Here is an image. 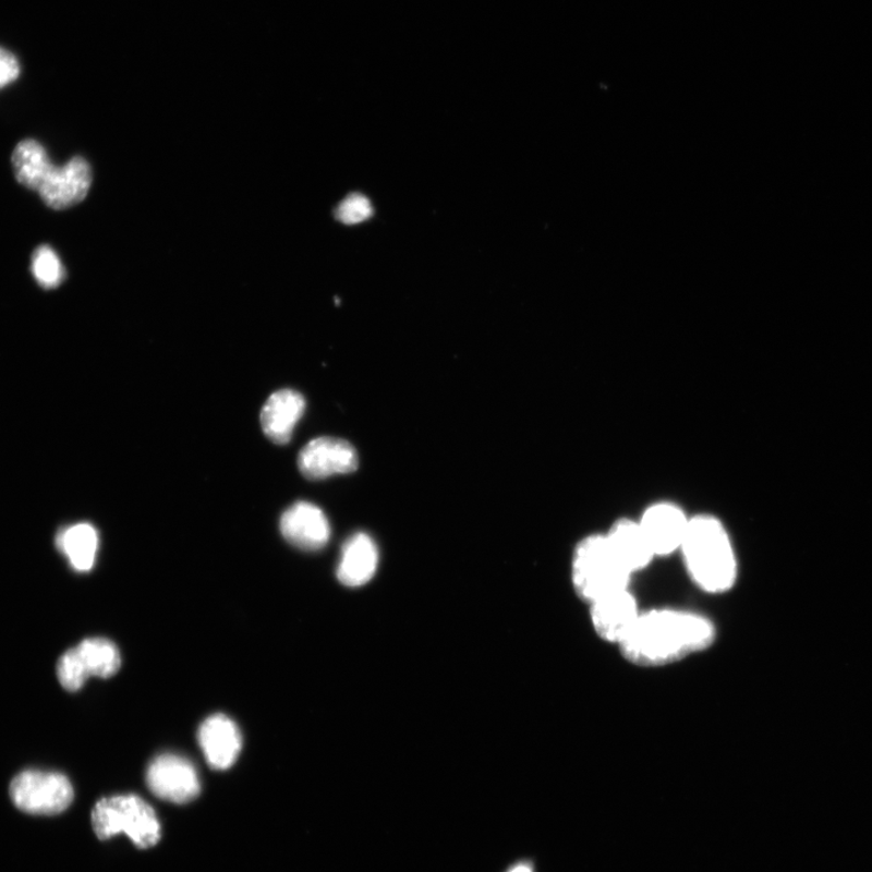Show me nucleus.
Returning <instances> with one entry per match:
<instances>
[{
  "label": "nucleus",
  "mask_w": 872,
  "mask_h": 872,
  "mask_svg": "<svg viewBox=\"0 0 872 872\" xmlns=\"http://www.w3.org/2000/svg\"><path fill=\"white\" fill-rule=\"evenodd\" d=\"M716 640L712 618L692 609L656 607L641 610L617 647L635 667L663 668L711 649Z\"/></svg>",
  "instance_id": "obj_1"
},
{
  "label": "nucleus",
  "mask_w": 872,
  "mask_h": 872,
  "mask_svg": "<svg viewBox=\"0 0 872 872\" xmlns=\"http://www.w3.org/2000/svg\"><path fill=\"white\" fill-rule=\"evenodd\" d=\"M679 554L687 574L706 595L732 592L738 583L739 561L725 523L712 514L691 517Z\"/></svg>",
  "instance_id": "obj_2"
},
{
  "label": "nucleus",
  "mask_w": 872,
  "mask_h": 872,
  "mask_svg": "<svg viewBox=\"0 0 872 872\" xmlns=\"http://www.w3.org/2000/svg\"><path fill=\"white\" fill-rule=\"evenodd\" d=\"M632 578L634 576L610 548L605 533L589 534L577 544L572 558V585L585 604L629 589Z\"/></svg>",
  "instance_id": "obj_3"
},
{
  "label": "nucleus",
  "mask_w": 872,
  "mask_h": 872,
  "mask_svg": "<svg viewBox=\"0 0 872 872\" xmlns=\"http://www.w3.org/2000/svg\"><path fill=\"white\" fill-rule=\"evenodd\" d=\"M93 827L100 839L125 834L141 849L156 846L161 827L152 807L136 795H119L98 801L92 814Z\"/></svg>",
  "instance_id": "obj_4"
},
{
  "label": "nucleus",
  "mask_w": 872,
  "mask_h": 872,
  "mask_svg": "<svg viewBox=\"0 0 872 872\" xmlns=\"http://www.w3.org/2000/svg\"><path fill=\"white\" fill-rule=\"evenodd\" d=\"M10 798L22 812L55 815L69 809L74 790L62 773L28 770L11 782Z\"/></svg>",
  "instance_id": "obj_5"
},
{
  "label": "nucleus",
  "mask_w": 872,
  "mask_h": 872,
  "mask_svg": "<svg viewBox=\"0 0 872 872\" xmlns=\"http://www.w3.org/2000/svg\"><path fill=\"white\" fill-rule=\"evenodd\" d=\"M122 665L118 647L101 638L86 639L78 646L63 653L58 663V678L64 690L82 689L90 676L107 679Z\"/></svg>",
  "instance_id": "obj_6"
},
{
  "label": "nucleus",
  "mask_w": 872,
  "mask_h": 872,
  "mask_svg": "<svg viewBox=\"0 0 872 872\" xmlns=\"http://www.w3.org/2000/svg\"><path fill=\"white\" fill-rule=\"evenodd\" d=\"M146 780L153 794L173 803L191 802L201 794L198 772L187 759L174 754L153 760Z\"/></svg>",
  "instance_id": "obj_7"
},
{
  "label": "nucleus",
  "mask_w": 872,
  "mask_h": 872,
  "mask_svg": "<svg viewBox=\"0 0 872 872\" xmlns=\"http://www.w3.org/2000/svg\"><path fill=\"white\" fill-rule=\"evenodd\" d=\"M691 517L671 501L651 505L638 520L656 558L678 554L689 529Z\"/></svg>",
  "instance_id": "obj_8"
},
{
  "label": "nucleus",
  "mask_w": 872,
  "mask_h": 872,
  "mask_svg": "<svg viewBox=\"0 0 872 872\" xmlns=\"http://www.w3.org/2000/svg\"><path fill=\"white\" fill-rule=\"evenodd\" d=\"M639 600L631 588L625 589L589 604L591 623L595 634L610 645L618 646L641 614Z\"/></svg>",
  "instance_id": "obj_9"
},
{
  "label": "nucleus",
  "mask_w": 872,
  "mask_h": 872,
  "mask_svg": "<svg viewBox=\"0 0 872 872\" xmlns=\"http://www.w3.org/2000/svg\"><path fill=\"white\" fill-rule=\"evenodd\" d=\"M92 183L90 164L82 157H74L63 167H53L38 194L50 209L65 210L86 198Z\"/></svg>",
  "instance_id": "obj_10"
},
{
  "label": "nucleus",
  "mask_w": 872,
  "mask_h": 872,
  "mask_svg": "<svg viewBox=\"0 0 872 872\" xmlns=\"http://www.w3.org/2000/svg\"><path fill=\"white\" fill-rule=\"evenodd\" d=\"M358 465V453L353 445L329 436L312 440L303 447L299 456L300 471L310 480L353 473Z\"/></svg>",
  "instance_id": "obj_11"
},
{
  "label": "nucleus",
  "mask_w": 872,
  "mask_h": 872,
  "mask_svg": "<svg viewBox=\"0 0 872 872\" xmlns=\"http://www.w3.org/2000/svg\"><path fill=\"white\" fill-rule=\"evenodd\" d=\"M280 530L290 544L307 552L324 548L331 534L330 522L324 511L310 501H298L283 512Z\"/></svg>",
  "instance_id": "obj_12"
},
{
  "label": "nucleus",
  "mask_w": 872,
  "mask_h": 872,
  "mask_svg": "<svg viewBox=\"0 0 872 872\" xmlns=\"http://www.w3.org/2000/svg\"><path fill=\"white\" fill-rule=\"evenodd\" d=\"M199 746L210 767H232L242 751L243 737L233 719L223 714L207 717L198 732Z\"/></svg>",
  "instance_id": "obj_13"
},
{
  "label": "nucleus",
  "mask_w": 872,
  "mask_h": 872,
  "mask_svg": "<svg viewBox=\"0 0 872 872\" xmlns=\"http://www.w3.org/2000/svg\"><path fill=\"white\" fill-rule=\"evenodd\" d=\"M605 536L610 548L632 576L647 570L657 559L638 520L618 519Z\"/></svg>",
  "instance_id": "obj_14"
},
{
  "label": "nucleus",
  "mask_w": 872,
  "mask_h": 872,
  "mask_svg": "<svg viewBox=\"0 0 872 872\" xmlns=\"http://www.w3.org/2000/svg\"><path fill=\"white\" fill-rule=\"evenodd\" d=\"M304 410L305 400L299 391L279 390L269 397L262 410V428L272 443L286 445L291 440Z\"/></svg>",
  "instance_id": "obj_15"
},
{
  "label": "nucleus",
  "mask_w": 872,
  "mask_h": 872,
  "mask_svg": "<svg viewBox=\"0 0 872 872\" xmlns=\"http://www.w3.org/2000/svg\"><path fill=\"white\" fill-rule=\"evenodd\" d=\"M378 566V549L368 534H353L343 545L337 578L346 586L358 588L373 580Z\"/></svg>",
  "instance_id": "obj_16"
},
{
  "label": "nucleus",
  "mask_w": 872,
  "mask_h": 872,
  "mask_svg": "<svg viewBox=\"0 0 872 872\" xmlns=\"http://www.w3.org/2000/svg\"><path fill=\"white\" fill-rule=\"evenodd\" d=\"M11 162L17 182L37 193L55 167L46 148L32 138L20 142L13 152Z\"/></svg>",
  "instance_id": "obj_17"
},
{
  "label": "nucleus",
  "mask_w": 872,
  "mask_h": 872,
  "mask_svg": "<svg viewBox=\"0 0 872 872\" xmlns=\"http://www.w3.org/2000/svg\"><path fill=\"white\" fill-rule=\"evenodd\" d=\"M59 548L68 556L73 569L89 572L98 549V534L90 523H78L60 534Z\"/></svg>",
  "instance_id": "obj_18"
},
{
  "label": "nucleus",
  "mask_w": 872,
  "mask_h": 872,
  "mask_svg": "<svg viewBox=\"0 0 872 872\" xmlns=\"http://www.w3.org/2000/svg\"><path fill=\"white\" fill-rule=\"evenodd\" d=\"M32 275L43 289L52 290L64 281L65 270L57 253L48 245H40L32 255Z\"/></svg>",
  "instance_id": "obj_19"
},
{
  "label": "nucleus",
  "mask_w": 872,
  "mask_h": 872,
  "mask_svg": "<svg viewBox=\"0 0 872 872\" xmlns=\"http://www.w3.org/2000/svg\"><path fill=\"white\" fill-rule=\"evenodd\" d=\"M337 220L344 225L362 223L374 214L373 205L365 195L354 193L338 205L336 209Z\"/></svg>",
  "instance_id": "obj_20"
},
{
  "label": "nucleus",
  "mask_w": 872,
  "mask_h": 872,
  "mask_svg": "<svg viewBox=\"0 0 872 872\" xmlns=\"http://www.w3.org/2000/svg\"><path fill=\"white\" fill-rule=\"evenodd\" d=\"M20 63L13 52L0 47V89L14 83L20 75Z\"/></svg>",
  "instance_id": "obj_21"
},
{
  "label": "nucleus",
  "mask_w": 872,
  "mask_h": 872,
  "mask_svg": "<svg viewBox=\"0 0 872 872\" xmlns=\"http://www.w3.org/2000/svg\"><path fill=\"white\" fill-rule=\"evenodd\" d=\"M507 872H533V868L529 863H519Z\"/></svg>",
  "instance_id": "obj_22"
}]
</instances>
